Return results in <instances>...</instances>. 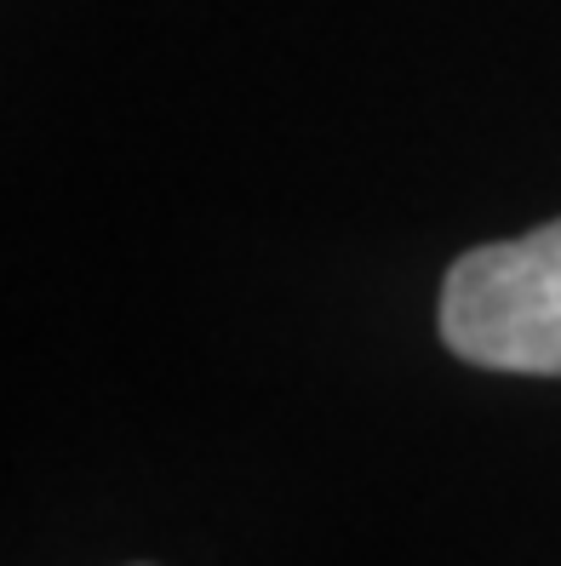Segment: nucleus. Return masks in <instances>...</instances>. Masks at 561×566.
Returning <instances> with one entry per match:
<instances>
[{
	"label": "nucleus",
	"mask_w": 561,
	"mask_h": 566,
	"mask_svg": "<svg viewBox=\"0 0 561 566\" xmlns=\"http://www.w3.org/2000/svg\"><path fill=\"white\" fill-rule=\"evenodd\" d=\"M441 338L458 360L487 373L561 378V218L453 263Z\"/></svg>",
	"instance_id": "f257e3e1"
}]
</instances>
